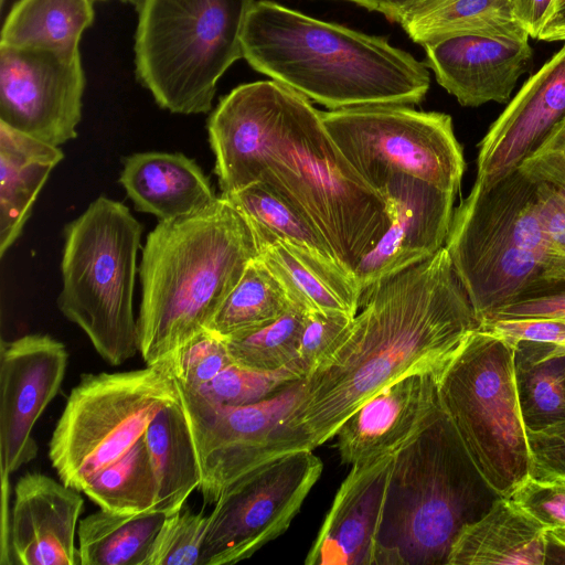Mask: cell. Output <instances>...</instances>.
<instances>
[{"label": "cell", "mask_w": 565, "mask_h": 565, "mask_svg": "<svg viewBox=\"0 0 565 565\" xmlns=\"http://www.w3.org/2000/svg\"><path fill=\"white\" fill-rule=\"evenodd\" d=\"M499 495L441 409L393 456L372 565H447Z\"/></svg>", "instance_id": "cell-5"}, {"label": "cell", "mask_w": 565, "mask_h": 565, "mask_svg": "<svg viewBox=\"0 0 565 565\" xmlns=\"http://www.w3.org/2000/svg\"><path fill=\"white\" fill-rule=\"evenodd\" d=\"M221 194L247 221L262 225L287 242L338 263L328 242L311 222L266 184L256 182L238 191Z\"/></svg>", "instance_id": "cell-33"}, {"label": "cell", "mask_w": 565, "mask_h": 565, "mask_svg": "<svg viewBox=\"0 0 565 565\" xmlns=\"http://www.w3.org/2000/svg\"><path fill=\"white\" fill-rule=\"evenodd\" d=\"M258 256L254 234L222 194L207 207L159 221L142 247L139 352L161 362L206 329Z\"/></svg>", "instance_id": "cell-4"}, {"label": "cell", "mask_w": 565, "mask_h": 565, "mask_svg": "<svg viewBox=\"0 0 565 565\" xmlns=\"http://www.w3.org/2000/svg\"><path fill=\"white\" fill-rule=\"evenodd\" d=\"M380 193L388 204L392 223L354 270L361 295L445 246L457 195L402 174L393 177Z\"/></svg>", "instance_id": "cell-16"}, {"label": "cell", "mask_w": 565, "mask_h": 565, "mask_svg": "<svg viewBox=\"0 0 565 565\" xmlns=\"http://www.w3.org/2000/svg\"><path fill=\"white\" fill-rule=\"evenodd\" d=\"M209 515L184 505L167 514L150 550L147 565H201Z\"/></svg>", "instance_id": "cell-36"}, {"label": "cell", "mask_w": 565, "mask_h": 565, "mask_svg": "<svg viewBox=\"0 0 565 565\" xmlns=\"http://www.w3.org/2000/svg\"><path fill=\"white\" fill-rule=\"evenodd\" d=\"M222 193L262 182L321 233L343 269L360 260L392 223L384 196L352 168L309 99L276 81L242 84L207 121Z\"/></svg>", "instance_id": "cell-1"}, {"label": "cell", "mask_w": 565, "mask_h": 565, "mask_svg": "<svg viewBox=\"0 0 565 565\" xmlns=\"http://www.w3.org/2000/svg\"><path fill=\"white\" fill-rule=\"evenodd\" d=\"M532 460L531 476L565 479V422L541 431H526Z\"/></svg>", "instance_id": "cell-43"}, {"label": "cell", "mask_w": 565, "mask_h": 565, "mask_svg": "<svg viewBox=\"0 0 565 565\" xmlns=\"http://www.w3.org/2000/svg\"><path fill=\"white\" fill-rule=\"evenodd\" d=\"M480 326L445 246L365 290L334 349L305 377L290 423L313 450L387 384L439 374Z\"/></svg>", "instance_id": "cell-2"}, {"label": "cell", "mask_w": 565, "mask_h": 565, "mask_svg": "<svg viewBox=\"0 0 565 565\" xmlns=\"http://www.w3.org/2000/svg\"><path fill=\"white\" fill-rule=\"evenodd\" d=\"M157 480L154 511H179L201 484V469L181 397L164 406L143 435Z\"/></svg>", "instance_id": "cell-26"}, {"label": "cell", "mask_w": 565, "mask_h": 565, "mask_svg": "<svg viewBox=\"0 0 565 565\" xmlns=\"http://www.w3.org/2000/svg\"><path fill=\"white\" fill-rule=\"evenodd\" d=\"M124 2H134V3H137L139 0H121Z\"/></svg>", "instance_id": "cell-49"}, {"label": "cell", "mask_w": 565, "mask_h": 565, "mask_svg": "<svg viewBox=\"0 0 565 565\" xmlns=\"http://www.w3.org/2000/svg\"><path fill=\"white\" fill-rule=\"evenodd\" d=\"M93 21V0H19L3 23L0 45L78 51Z\"/></svg>", "instance_id": "cell-30"}, {"label": "cell", "mask_w": 565, "mask_h": 565, "mask_svg": "<svg viewBox=\"0 0 565 565\" xmlns=\"http://www.w3.org/2000/svg\"><path fill=\"white\" fill-rule=\"evenodd\" d=\"M393 456L351 466L305 559L306 565L373 564Z\"/></svg>", "instance_id": "cell-21"}, {"label": "cell", "mask_w": 565, "mask_h": 565, "mask_svg": "<svg viewBox=\"0 0 565 565\" xmlns=\"http://www.w3.org/2000/svg\"><path fill=\"white\" fill-rule=\"evenodd\" d=\"M85 75L78 51L0 45V121L53 146L76 138Z\"/></svg>", "instance_id": "cell-14"}, {"label": "cell", "mask_w": 565, "mask_h": 565, "mask_svg": "<svg viewBox=\"0 0 565 565\" xmlns=\"http://www.w3.org/2000/svg\"><path fill=\"white\" fill-rule=\"evenodd\" d=\"M565 565V533L545 531L544 536V565Z\"/></svg>", "instance_id": "cell-48"}, {"label": "cell", "mask_w": 565, "mask_h": 565, "mask_svg": "<svg viewBox=\"0 0 565 565\" xmlns=\"http://www.w3.org/2000/svg\"><path fill=\"white\" fill-rule=\"evenodd\" d=\"M439 374L401 377L361 404L337 431L335 447L345 465L393 456L414 438L440 408Z\"/></svg>", "instance_id": "cell-18"}, {"label": "cell", "mask_w": 565, "mask_h": 565, "mask_svg": "<svg viewBox=\"0 0 565 565\" xmlns=\"http://www.w3.org/2000/svg\"><path fill=\"white\" fill-rule=\"evenodd\" d=\"M445 248L480 324L516 301L565 287L544 234L536 183L519 169L492 183L475 181L454 211Z\"/></svg>", "instance_id": "cell-6"}, {"label": "cell", "mask_w": 565, "mask_h": 565, "mask_svg": "<svg viewBox=\"0 0 565 565\" xmlns=\"http://www.w3.org/2000/svg\"><path fill=\"white\" fill-rule=\"evenodd\" d=\"M242 51L255 71L330 110L417 105L430 86L427 65L386 38L321 21L270 0L254 2Z\"/></svg>", "instance_id": "cell-3"}, {"label": "cell", "mask_w": 565, "mask_h": 565, "mask_svg": "<svg viewBox=\"0 0 565 565\" xmlns=\"http://www.w3.org/2000/svg\"><path fill=\"white\" fill-rule=\"evenodd\" d=\"M322 469L311 449H301L233 481L209 514L201 565L238 563L285 533Z\"/></svg>", "instance_id": "cell-13"}, {"label": "cell", "mask_w": 565, "mask_h": 565, "mask_svg": "<svg viewBox=\"0 0 565 565\" xmlns=\"http://www.w3.org/2000/svg\"><path fill=\"white\" fill-rule=\"evenodd\" d=\"M529 39L478 33L446 36L424 45L425 64L462 106L507 103L531 63Z\"/></svg>", "instance_id": "cell-20"}, {"label": "cell", "mask_w": 565, "mask_h": 565, "mask_svg": "<svg viewBox=\"0 0 565 565\" xmlns=\"http://www.w3.org/2000/svg\"><path fill=\"white\" fill-rule=\"evenodd\" d=\"M301 379L305 376L294 366L266 372L231 363L212 381L191 391L213 405L235 407L264 401Z\"/></svg>", "instance_id": "cell-35"}, {"label": "cell", "mask_w": 565, "mask_h": 565, "mask_svg": "<svg viewBox=\"0 0 565 565\" xmlns=\"http://www.w3.org/2000/svg\"><path fill=\"white\" fill-rule=\"evenodd\" d=\"M290 305L280 282L257 256L248 263L206 330L222 339L245 334L274 322Z\"/></svg>", "instance_id": "cell-31"}, {"label": "cell", "mask_w": 565, "mask_h": 565, "mask_svg": "<svg viewBox=\"0 0 565 565\" xmlns=\"http://www.w3.org/2000/svg\"><path fill=\"white\" fill-rule=\"evenodd\" d=\"M141 233L129 209L106 196L64 228L58 309L114 366L139 351L134 289Z\"/></svg>", "instance_id": "cell-7"}, {"label": "cell", "mask_w": 565, "mask_h": 565, "mask_svg": "<svg viewBox=\"0 0 565 565\" xmlns=\"http://www.w3.org/2000/svg\"><path fill=\"white\" fill-rule=\"evenodd\" d=\"M68 353L49 334L1 342L0 461L2 491L8 477L38 454L32 429L62 385Z\"/></svg>", "instance_id": "cell-15"}, {"label": "cell", "mask_w": 565, "mask_h": 565, "mask_svg": "<svg viewBox=\"0 0 565 565\" xmlns=\"http://www.w3.org/2000/svg\"><path fill=\"white\" fill-rule=\"evenodd\" d=\"M178 385L200 463L199 490L206 504H214L233 481L253 468L288 452L311 449L290 423L303 395L305 379L264 401L235 407L213 405Z\"/></svg>", "instance_id": "cell-12"}, {"label": "cell", "mask_w": 565, "mask_h": 565, "mask_svg": "<svg viewBox=\"0 0 565 565\" xmlns=\"http://www.w3.org/2000/svg\"><path fill=\"white\" fill-rule=\"evenodd\" d=\"M354 2L370 11H376L388 20L401 22V20L414 8L430 0H347Z\"/></svg>", "instance_id": "cell-46"}, {"label": "cell", "mask_w": 565, "mask_h": 565, "mask_svg": "<svg viewBox=\"0 0 565 565\" xmlns=\"http://www.w3.org/2000/svg\"><path fill=\"white\" fill-rule=\"evenodd\" d=\"M179 399L174 354L145 369L83 374L49 444L60 480L83 491L145 435L164 406Z\"/></svg>", "instance_id": "cell-10"}, {"label": "cell", "mask_w": 565, "mask_h": 565, "mask_svg": "<svg viewBox=\"0 0 565 565\" xmlns=\"http://www.w3.org/2000/svg\"><path fill=\"white\" fill-rule=\"evenodd\" d=\"M79 491L41 472L23 475L2 531L1 564L81 565L75 534Z\"/></svg>", "instance_id": "cell-17"}, {"label": "cell", "mask_w": 565, "mask_h": 565, "mask_svg": "<svg viewBox=\"0 0 565 565\" xmlns=\"http://www.w3.org/2000/svg\"><path fill=\"white\" fill-rule=\"evenodd\" d=\"M562 345L565 348V343H564V344H562Z\"/></svg>", "instance_id": "cell-51"}, {"label": "cell", "mask_w": 565, "mask_h": 565, "mask_svg": "<svg viewBox=\"0 0 565 565\" xmlns=\"http://www.w3.org/2000/svg\"><path fill=\"white\" fill-rule=\"evenodd\" d=\"M4 0H1V3H3Z\"/></svg>", "instance_id": "cell-50"}, {"label": "cell", "mask_w": 565, "mask_h": 565, "mask_svg": "<svg viewBox=\"0 0 565 565\" xmlns=\"http://www.w3.org/2000/svg\"><path fill=\"white\" fill-rule=\"evenodd\" d=\"M161 512L122 514L100 509L79 520L81 565H147L166 519Z\"/></svg>", "instance_id": "cell-29"}, {"label": "cell", "mask_w": 565, "mask_h": 565, "mask_svg": "<svg viewBox=\"0 0 565 565\" xmlns=\"http://www.w3.org/2000/svg\"><path fill=\"white\" fill-rule=\"evenodd\" d=\"M352 319L341 313L306 312L297 361L305 377L334 349Z\"/></svg>", "instance_id": "cell-39"}, {"label": "cell", "mask_w": 565, "mask_h": 565, "mask_svg": "<svg viewBox=\"0 0 565 565\" xmlns=\"http://www.w3.org/2000/svg\"><path fill=\"white\" fill-rule=\"evenodd\" d=\"M441 409L479 472L509 497L532 472V460L513 370V347L476 329L437 379Z\"/></svg>", "instance_id": "cell-9"}, {"label": "cell", "mask_w": 565, "mask_h": 565, "mask_svg": "<svg viewBox=\"0 0 565 565\" xmlns=\"http://www.w3.org/2000/svg\"><path fill=\"white\" fill-rule=\"evenodd\" d=\"M565 118V44L534 73L479 143L477 179L492 183L519 168Z\"/></svg>", "instance_id": "cell-19"}, {"label": "cell", "mask_w": 565, "mask_h": 565, "mask_svg": "<svg viewBox=\"0 0 565 565\" xmlns=\"http://www.w3.org/2000/svg\"><path fill=\"white\" fill-rule=\"evenodd\" d=\"M545 531L508 497H499L460 532L447 565H544Z\"/></svg>", "instance_id": "cell-24"}, {"label": "cell", "mask_w": 565, "mask_h": 565, "mask_svg": "<svg viewBox=\"0 0 565 565\" xmlns=\"http://www.w3.org/2000/svg\"><path fill=\"white\" fill-rule=\"evenodd\" d=\"M247 223L258 257L280 282L291 305L305 312L356 315L361 292L353 274L257 223Z\"/></svg>", "instance_id": "cell-22"}, {"label": "cell", "mask_w": 565, "mask_h": 565, "mask_svg": "<svg viewBox=\"0 0 565 565\" xmlns=\"http://www.w3.org/2000/svg\"><path fill=\"white\" fill-rule=\"evenodd\" d=\"M508 498L545 530L565 533V479L529 476Z\"/></svg>", "instance_id": "cell-38"}, {"label": "cell", "mask_w": 565, "mask_h": 565, "mask_svg": "<svg viewBox=\"0 0 565 565\" xmlns=\"http://www.w3.org/2000/svg\"><path fill=\"white\" fill-rule=\"evenodd\" d=\"M399 24L423 46L466 33L529 36L514 19L507 0H430L409 11Z\"/></svg>", "instance_id": "cell-28"}, {"label": "cell", "mask_w": 565, "mask_h": 565, "mask_svg": "<svg viewBox=\"0 0 565 565\" xmlns=\"http://www.w3.org/2000/svg\"><path fill=\"white\" fill-rule=\"evenodd\" d=\"M534 182L544 234L561 279L565 284V195L548 182Z\"/></svg>", "instance_id": "cell-41"}, {"label": "cell", "mask_w": 565, "mask_h": 565, "mask_svg": "<svg viewBox=\"0 0 565 565\" xmlns=\"http://www.w3.org/2000/svg\"><path fill=\"white\" fill-rule=\"evenodd\" d=\"M119 183L137 211L159 221L201 211L217 199L199 164L179 152L148 151L126 157Z\"/></svg>", "instance_id": "cell-23"}, {"label": "cell", "mask_w": 565, "mask_h": 565, "mask_svg": "<svg viewBox=\"0 0 565 565\" xmlns=\"http://www.w3.org/2000/svg\"><path fill=\"white\" fill-rule=\"evenodd\" d=\"M503 318L565 319V287L516 301L499 311L491 320Z\"/></svg>", "instance_id": "cell-44"}, {"label": "cell", "mask_w": 565, "mask_h": 565, "mask_svg": "<svg viewBox=\"0 0 565 565\" xmlns=\"http://www.w3.org/2000/svg\"><path fill=\"white\" fill-rule=\"evenodd\" d=\"M82 492L103 510L153 512L157 480L143 436L122 457L98 471Z\"/></svg>", "instance_id": "cell-32"}, {"label": "cell", "mask_w": 565, "mask_h": 565, "mask_svg": "<svg viewBox=\"0 0 565 565\" xmlns=\"http://www.w3.org/2000/svg\"><path fill=\"white\" fill-rule=\"evenodd\" d=\"M479 328L504 339L512 347L521 340L565 343V319L503 318L487 321Z\"/></svg>", "instance_id": "cell-42"}, {"label": "cell", "mask_w": 565, "mask_h": 565, "mask_svg": "<svg viewBox=\"0 0 565 565\" xmlns=\"http://www.w3.org/2000/svg\"><path fill=\"white\" fill-rule=\"evenodd\" d=\"M174 359L177 380L189 390H198L233 363L225 340L206 329L174 352Z\"/></svg>", "instance_id": "cell-37"}, {"label": "cell", "mask_w": 565, "mask_h": 565, "mask_svg": "<svg viewBox=\"0 0 565 565\" xmlns=\"http://www.w3.org/2000/svg\"><path fill=\"white\" fill-rule=\"evenodd\" d=\"M518 169L533 181L551 183L565 195V118Z\"/></svg>", "instance_id": "cell-40"}, {"label": "cell", "mask_w": 565, "mask_h": 565, "mask_svg": "<svg viewBox=\"0 0 565 565\" xmlns=\"http://www.w3.org/2000/svg\"><path fill=\"white\" fill-rule=\"evenodd\" d=\"M513 370L526 431H541L565 422V348L562 344L518 341Z\"/></svg>", "instance_id": "cell-27"}, {"label": "cell", "mask_w": 565, "mask_h": 565, "mask_svg": "<svg viewBox=\"0 0 565 565\" xmlns=\"http://www.w3.org/2000/svg\"><path fill=\"white\" fill-rule=\"evenodd\" d=\"M537 40L565 42V0H555L552 12L541 30Z\"/></svg>", "instance_id": "cell-47"}, {"label": "cell", "mask_w": 565, "mask_h": 565, "mask_svg": "<svg viewBox=\"0 0 565 565\" xmlns=\"http://www.w3.org/2000/svg\"><path fill=\"white\" fill-rule=\"evenodd\" d=\"M63 158L57 146L0 121V257L20 236L49 174Z\"/></svg>", "instance_id": "cell-25"}, {"label": "cell", "mask_w": 565, "mask_h": 565, "mask_svg": "<svg viewBox=\"0 0 565 565\" xmlns=\"http://www.w3.org/2000/svg\"><path fill=\"white\" fill-rule=\"evenodd\" d=\"M321 117L341 153L374 190L402 174L458 193L466 163L449 115L374 105L321 111Z\"/></svg>", "instance_id": "cell-11"}, {"label": "cell", "mask_w": 565, "mask_h": 565, "mask_svg": "<svg viewBox=\"0 0 565 565\" xmlns=\"http://www.w3.org/2000/svg\"><path fill=\"white\" fill-rule=\"evenodd\" d=\"M254 0H142L135 38L139 82L173 114L207 113L222 75L243 57Z\"/></svg>", "instance_id": "cell-8"}, {"label": "cell", "mask_w": 565, "mask_h": 565, "mask_svg": "<svg viewBox=\"0 0 565 565\" xmlns=\"http://www.w3.org/2000/svg\"><path fill=\"white\" fill-rule=\"evenodd\" d=\"M555 0H507L511 12L530 38L537 39Z\"/></svg>", "instance_id": "cell-45"}, {"label": "cell", "mask_w": 565, "mask_h": 565, "mask_svg": "<svg viewBox=\"0 0 565 565\" xmlns=\"http://www.w3.org/2000/svg\"><path fill=\"white\" fill-rule=\"evenodd\" d=\"M305 315L303 310L290 305L274 322L255 331L224 339L232 362L266 372L288 366L300 371L297 361Z\"/></svg>", "instance_id": "cell-34"}]
</instances>
